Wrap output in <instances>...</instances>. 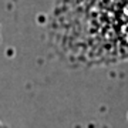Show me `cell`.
<instances>
[{"instance_id": "6da1fadb", "label": "cell", "mask_w": 128, "mask_h": 128, "mask_svg": "<svg viewBox=\"0 0 128 128\" xmlns=\"http://www.w3.org/2000/svg\"><path fill=\"white\" fill-rule=\"evenodd\" d=\"M64 20L68 36L81 47L128 56V0H68Z\"/></svg>"}]
</instances>
